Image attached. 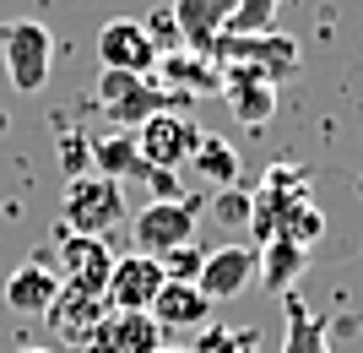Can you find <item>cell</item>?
Returning <instances> with one entry per match:
<instances>
[{"mask_svg": "<svg viewBox=\"0 0 363 353\" xmlns=\"http://www.w3.org/2000/svg\"><path fill=\"white\" fill-rule=\"evenodd\" d=\"M190 163H196L201 180L217 185V190H228V185L239 180V153H233L223 136H212V131H201V147H196V158H190Z\"/></svg>", "mask_w": 363, "mask_h": 353, "instance_id": "cell-22", "label": "cell"}, {"mask_svg": "<svg viewBox=\"0 0 363 353\" xmlns=\"http://www.w3.org/2000/svg\"><path fill=\"white\" fill-rule=\"evenodd\" d=\"M163 326L152 321V310H108L98 326V353H157Z\"/></svg>", "mask_w": 363, "mask_h": 353, "instance_id": "cell-15", "label": "cell"}, {"mask_svg": "<svg viewBox=\"0 0 363 353\" xmlns=\"http://www.w3.org/2000/svg\"><path fill=\"white\" fill-rule=\"evenodd\" d=\"M104 315H108L104 299H92V293H71V288H65L44 321L55 326V337H60L71 353H98V326H104Z\"/></svg>", "mask_w": 363, "mask_h": 353, "instance_id": "cell-12", "label": "cell"}, {"mask_svg": "<svg viewBox=\"0 0 363 353\" xmlns=\"http://www.w3.org/2000/svg\"><path fill=\"white\" fill-rule=\"evenodd\" d=\"M168 11H174V22H179L184 49L206 55V49L228 33V22H233V11H239V0H174Z\"/></svg>", "mask_w": 363, "mask_h": 353, "instance_id": "cell-14", "label": "cell"}, {"mask_svg": "<svg viewBox=\"0 0 363 353\" xmlns=\"http://www.w3.org/2000/svg\"><path fill=\"white\" fill-rule=\"evenodd\" d=\"M303 266H309V250L293 245V239H266V245L255 250V277L272 293H288L293 283L303 277Z\"/></svg>", "mask_w": 363, "mask_h": 353, "instance_id": "cell-21", "label": "cell"}, {"mask_svg": "<svg viewBox=\"0 0 363 353\" xmlns=\"http://www.w3.org/2000/svg\"><path fill=\"white\" fill-rule=\"evenodd\" d=\"M0 60H6V82L16 92H38L55 65V38L38 16H6L0 22Z\"/></svg>", "mask_w": 363, "mask_h": 353, "instance_id": "cell-3", "label": "cell"}, {"mask_svg": "<svg viewBox=\"0 0 363 353\" xmlns=\"http://www.w3.org/2000/svg\"><path fill=\"white\" fill-rule=\"evenodd\" d=\"M92 169L108 174V180H152L147 158H141L136 147V131H114V136H98L92 141Z\"/></svg>", "mask_w": 363, "mask_h": 353, "instance_id": "cell-20", "label": "cell"}, {"mask_svg": "<svg viewBox=\"0 0 363 353\" xmlns=\"http://www.w3.org/2000/svg\"><path fill=\"white\" fill-rule=\"evenodd\" d=\"M163 272H168V283H196V277H201V250L196 245L168 250V256H163Z\"/></svg>", "mask_w": 363, "mask_h": 353, "instance_id": "cell-26", "label": "cell"}, {"mask_svg": "<svg viewBox=\"0 0 363 353\" xmlns=\"http://www.w3.org/2000/svg\"><path fill=\"white\" fill-rule=\"evenodd\" d=\"M147 33H152V44L163 49V55H168L174 44H184V38H179V22H174V11H168V6H163V11H152V16H147Z\"/></svg>", "mask_w": 363, "mask_h": 353, "instance_id": "cell-27", "label": "cell"}, {"mask_svg": "<svg viewBox=\"0 0 363 353\" xmlns=\"http://www.w3.org/2000/svg\"><path fill=\"white\" fill-rule=\"evenodd\" d=\"M136 147L147 158L152 174H174L179 163H190L201 147V125L184 114V109H163V114H152L147 125L136 131Z\"/></svg>", "mask_w": 363, "mask_h": 353, "instance_id": "cell-8", "label": "cell"}, {"mask_svg": "<svg viewBox=\"0 0 363 353\" xmlns=\"http://www.w3.org/2000/svg\"><path fill=\"white\" fill-rule=\"evenodd\" d=\"M277 11H282V0H239V11H233L228 33H272Z\"/></svg>", "mask_w": 363, "mask_h": 353, "instance_id": "cell-24", "label": "cell"}, {"mask_svg": "<svg viewBox=\"0 0 363 353\" xmlns=\"http://www.w3.org/2000/svg\"><path fill=\"white\" fill-rule=\"evenodd\" d=\"M60 293H65V283L49 261H28V266H16V272L6 277V305H11L16 315H49Z\"/></svg>", "mask_w": 363, "mask_h": 353, "instance_id": "cell-16", "label": "cell"}, {"mask_svg": "<svg viewBox=\"0 0 363 353\" xmlns=\"http://www.w3.org/2000/svg\"><path fill=\"white\" fill-rule=\"evenodd\" d=\"M190 353H260V337L250 326H201V342Z\"/></svg>", "mask_w": 363, "mask_h": 353, "instance_id": "cell-23", "label": "cell"}, {"mask_svg": "<svg viewBox=\"0 0 363 353\" xmlns=\"http://www.w3.org/2000/svg\"><path fill=\"white\" fill-rule=\"evenodd\" d=\"M212 217L223 223V229H250V196H244L239 185L217 190V201H212Z\"/></svg>", "mask_w": 363, "mask_h": 353, "instance_id": "cell-25", "label": "cell"}, {"mask_svg": "<svg viewBox=\"0 0 363 353\" xmlns=\"http://www.w3.org/2000/svg\"><path fill=\"white\" fill-rule=\"evenodd\" d=\"M168 272L157 256H141V250H130V256H120L114 261V277H108V293L104 305L108 310H152L157 305V293H163Z\"/></svg>", "mask_w": 363, "mask_h": 353, "instance_id": "cell-10", "label": "cell"}, {"mask_svg": "<svg viewBox=\"0 0 363 353\" xmlns=\"http://www.w3.org/2000/svg\"><path fill=\"white\" fill-rule=\"evenodd\" d=\"M152 321L163 332H201V326H212V299L201 293V283H163Z\"/></svg>", "mask_w": 363, "mask_h": 353, "instance_id": "cell-17", "label": "cell"}, {"mask_svg": "<svg viewBox=\"0 0 363 353\" xmlns=\"http://www.w3.org/2000/svg\"><path fill=\"white\" fill-rule=\"evenodd\" d=\"M201 293L212 299V305H228V299H239L250 283H255V245H217L201 256Z\"/></svg>", "mask_w": 363, "mask_h": 353, "instance_id": "cell-11", "label": "cell"}, {"mask_svg": "<svg viewBox=\"0 0 363 353\" xmlns=\"http://www.w3.org/2000/svg\"><path fill=\"white\" fill-rule=\"evenodd\" d=\"M60 229L71 234H92V239H104L114 223H125V185L108 180L98 169H82L65 180V201H60Z\"/></svg>", "mask_w": 363, "mask_h": 353, "instance_id": "cell-2", "label": "cell"}, {"mask_svg": "<svg viewBox=\"0 0 363 353\" xmlns=\"http://www.w3.org/2000/svg\"><path fill=\"white\" fill-rule=\"evenodd\" d=\"M282 353H331L325 321L309 310V299H303L298 288L282 293Z\"/></svg>", "mask_w": 363, "mask_h": 353, "instance_id": "cell-18", "label": "cell"}, {"mask_svg": "<svg viewBox=\"0 0 363 353\" xmlns=\"http://www.w3.org/2000/svg\"><path fill=\"white\" fill-rule=\"evenodd\" d=\"M98 109H104L114 131H141L152 114L163 109H184L174 92H163L152 77H130V71H104L98 77Z\"/></svg>", "mask_w": 363, "mask_h": 353, "instance_id": "cell-5", "label": "cell"}, {"mask_svg": "<svg viewBox=\"0 0 363 353\" xmlns=\"http://www.w3.org/2000/svg\"><path fill=\"white\" fill-rule=\"evenodd\" d=\"M16 353H49V348H16Z\"/></svg>", "mask_w": 363, "mask_h": 353, "instance_id": "cell-29", "label": "cell"}, {"mask_svg": "<svg viewBox=\"0 0 363 353\" xmlns=\"http://www.w3.org/2000/svg\"><path fill=\"white\" fill-rule=\"evenodd\" d=\"M196 217H201V196H152L147 207L130 223V239H136L141 256H157L163 261L168 250L196 245Z\"/></svg>", "mask_w": 363, "mask_h": 353, "instance_id": "cell-4", "label": "cell"}, {"mask_svg": "<svg viewBox=\"0 0 363 353\" xmlns=\"http://www.w3.org/2000/svg\"><path fill=\"white\" fill-rule=\"evenodd\" d=\"M157 353H190V348H174V342H163V348H157Z\"/></svg>", "mask_w": 363, "mask_h": 353, "instance_id": "cell-28", "label": "cell"}, {"mask_svg": "<svg viewBox=\"0 0 363 353\" xmlns=\"http://www.w3.org/2000/svg\"><path fill=\"white\" fill-rule=\"evenodd\" d=\"M157 55H163V49L152 44L147 22H136V16H108L104 28H98V65H104V71L152 77V71H157Z\"/></svg>", "mask_w": 363, "mask_h": 353, "instance_id": "cell-9", "label": "cell"}, {"mask_svg": "<svg viewBox=\"0 0 363 353\" xmlns=\"http://www.w3.org/2000/svg\"><path fill=\"white\" fill-rule=\"evenodd\" d=\"M303 201H315V196H309V174L277 163V169L260 180V190H250V239H260V245L277 239L282 223L298 212Z\"/></svg>", "mask_w": 363, "mask_h": 353, "instance_id": "cell-6", "label": "cell"}, {"mask_svg": "<svg viewBox=\"0 0 363 353\" xmlns=\"http://www.w3.org/2000/svg\"><path fill=\"white\" fill-rule=\"evenodd\" d=\"M55 272H60V283L71 293H92V299H104L108 277H114V250H108V239L60 229V234H55Z\"/></svg>", "mask_w": 363, "mask_h": 353, "instance_id": "cell-7", "label": "cell"}, {"mask_svg": "<svg viewBox=\"0 0 363 353\" xmlns=\"http://www.w3.org/2000/svg\"><path fill=\"white\" fill-rule=\"evenodd\" d=\"M152 82L163 92H174L179 104H190L196 92H223V71L212 65V55H196V49H168V55H157Z\"/></svg>", "mask_w": 363, "mask_h": 353, "instance_id": "cell-13", "label": "cell"}, {"mask_svg": "<svg viewBox=\"0 0 363 353\" xmlns=\"http://www.w3.org/2000/svg\"><path fill=\"white\" fill-rule=\"evenodd\" d=\"M223 104L239 125L255 131V125H266L277 114V87L260 77H223Z\"/></svg>", "mask_w": 363, "mask_h": 353, "instance_id": "cell-19", "label": "cell"}, {"mask_svg": "<svg viewBox=\"0 0 363 353\" xmlns=\"http://www.w3.org/2000/svg\"><path fill=\"white\" fill-rule=\"evenodd\" d=\"M212 65L223 77H260V82H288L298 71V44H293L288 33H223L212 49Z\"/></svg>", "mask_w": 363, "mask_h": 353, "instance_id": "cell-1", "label": "cell"}]
</instances>
